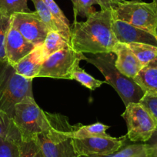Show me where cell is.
I'll use <instances>...</instances> for the list:
<instances>
[{
  "instance_id": "6da1fadb",
  "label": "cell",
  "mask_w": 157,
  "mask_h": 157,
  "mask_svg": "<svg viewBox=\"0 0 157 157\" xmlns=\"http://www.w3.org/2000/svg\"><path fill=\"white\" fill-rule=\"evenodd\" d=\"M113 9L96 11L85 22L70 25V44L75 51L92 55L113 52L119 42L113 31Z\"/></svg>"
},
{
  "instance_id": "7a4b0ae2",
  "label": "cell",
  "mask_w": 157,
  "mask_h": 157,
  "mask_svg": "<svg viewBox=\"0 0 157 157\" xmlns=\"http://www.w3.org/2000/svg\"><path fill=\"white\" fill-rule=\"evenodd\" d=\"M51 127L36 136L45 157H78L73 145L72 133L78 124L72 126L66 116L50 113Z\"/></svg>"
},
{
  "instance_id": "3957f363",
  "label": "cell",
  "mask_w": 157,
  "mask_h": 157,
  "mask_svg": "<svg viewBox=\"0 0 157 157\" xmlns=\"http://www.w3.org/2000/svg\"><path fill=\"white\" fill-rule=\"evenodd\" d=\"M116 55L113 52L99 53L87 57L86 61L96 66L105 76L106 83L111 86L119 94L124 105L138 103L146 93L133 80L123 75L115 66Z\"/></svg>"
},
{
  "instance_id": "277c9868",
  "label": "cell",
  "mask_w": 157,
  "mask_h": 157,
  "mask_svg": "<svg viewBox=\"0 0 157 157\" xmlns=\"http://www.w3.org/2000/svg\"><path fill=\"white\" fill-rule=\"evenodd\" d=\"M26 96L33 97V79L19 75L8 61L0 62V109L13 118L15 105Z\"/></svg>"
},
{
  "instance_id": "5b68a950",
  "label": "cell",
  "mask_w": 157,
  "mask_h": 157,
  "mask_svg": "<svg viewBox=\"0 0 157 157\" xmlns=\"http://www.w3.org/2000/svg\"><path fill=\"white\" fill-rule=\"evenodd\" d=\"M13 120L22 137L36 136L51 127L49 113L43 111L31 96L15 105Z\"/></svg>"
},
{
  "instance_id": "8992f818",
  "label": "cell",
  "mask_w": 157,
  "mask_h": 157,
  "mask_svg": "<svg viewBox=\"0 0 157 157\" xmlns=\"http://www.w3.org/2000/svg\"><path fill=\"white\" fill-rule=\"evenodd\" d=\"M115 20H121L157 38V4L125 0L113 8Z\"/></svg>"
},
{
  "instance_id": "52a82bcc",
  "label": "cell",
  "mask_w": 157,
  "mask_h": 157,
  "mask_svg": "<svg viewBox=\"0 0 157 157\" xmlns=\"http://www.w3.org/2000/svg\"><path fill=\"white\" fill-rule=\"evenodd\" d=\"M86 56L72 47L62 49L45 59L38 77L72 80V74Z\"/></svg>"
},
{
  "instance_id": "ba28073f",
  "label": "cell",
  "mask_w": 157,
  "mask_h": 157,
  "mask_svg": "<svg viewBox=\"0 0 157 157\" xmlns=\"http://www.w3.org/2000/svg\"><path fill=\"white\" fill-rule=\"evenodd\" d=\"M122 117L127 126L126 136L132 142L146 143L157 128L154 118L140 102L128 104Z\"/></svg>"
},
{
  "instance_id": "9c48e42d",
  "label": "cell",
  "mask_w": 157,
  "mask_h": 157,
  "mask_svg": "<svg viewBox=\"0 0 157 157\" xmlns=\"http://www.w3.org/2000/svg\"><path fill=\"white\" fill-rule=\"evenodd\" d=\"M126 136L115 138L90 137L85 139H73L75 150L78 156H105L111 155L123 147Z\"/></svg>"
},
{
  "instance_id": "30bf717a",
  "label": "cell",
  "mask_w": 157,
  "mask_h": 157,
  "mask_svg": "<svg viewBox=\"0 0 157 157\" xmlns=\"http://www.w3.org/2000/svg\"><path fill=\"white\" fill-rule=\"evenodd\" d=\"M11 25L36 46H42L50 32L36 11L14 13L11 16Z\"/></svg>"
},
{
  "instance_id": "8fae6325",
  "label": "cell",
  "mask_w": 157,
  "mask_h": 157,
  "mask_svg": "<svg viewBox=\"0 0 157 157\" xmlns=\"http://www.w3.org/2000/svg\"><path fill=\"white\" fill-rule=\"evenodd\" d=\"M113 31L119 43L124 44L140 43L157 46V38L155 36L123 21L114 19Z\"/></svg>"
},
{
  "instance_id": "7c38bea8",
  "label": "cell",
  "mask_w": 157,
  "mask_h": 157,
  "mask_svg": "<svg viewBox=\"0 0 157 157\" xmlns=\"http://www.w3.org/2000/svg\"><path fill=\"white\" fill-rule=\"evenodd\" d=\"M36 47L11 25L6 41V55L12 66H15Z\"/></svg>"
},
{
  "instance_id": "4fadbf2b",
  "label": "cell",
  "mask_w": 157,
  "mask_h": 157,
  "mask_svg": "<svg viewBox=\"0 0 157 157\" xmlns=\"http://www.w3.org/2000/svg\"><path fill=\"white\" fill-rule=\"evenodd\" d=\"M113 52L116 56L115 62L116 69L126 76L133 78L143 68L126 44L118 43Z\"/></svg>"
},
{
  "instance_id": "5bb4252c",
  "label": "cell",
  "mask_w": 157,
  "mask_h": 157,
  "mask_svg": "<svg viewBox=\"0 0 157 157\" xmlns=\"http://www.w3.org/2000/svg\"><path fill=\"white\" fill-rule=\"evenodd\" d=\"M44 60L43 46H38L13 67L19 75L33 79L38 77Z\"/></svg>"
},
{
  "instance_id": "9a60e30c",
  "label": "cell",
  "mask_w": 157,
  "mask_h": 157,
  "mask_svg": "<svg viewBox=\"0 0 157 157\" xmlns=\"http://www.w3.org/2000/svg\"><path fill=\"white\" fill-rule=\"evenodd\" d=\"M133 80L146 94L157 96V56L140 70Z\"/></svg>"
},
{
  "instance_id": "2e32d148",
  "label": "cell",
  "mask_w": 157,
  "mask_h": 157,
  "mask_svg": "<svg viewBox=\"0 0 157 157\" xmlns=\"http://www.w3.org/2000/svg\"><path fill=\"white\" fill-rule=\"evenodd\" d=\"M73 5L75 20L77 16L87 18L96 12L93 8L94 5H99L101 10H107L116 7L120 2L115 0H71Z\"/></svg>"
},
{
  "instance_id": "e0dca14e",
  "label": "cell",
  "mask_w": 157,
  "mask_h": 157,
  "mask_svg": "<svg viewBox=\"0 0 157 157\" xmlns=\"http://www.w3.org/2000/svg\"><path fill=\"white\" fill-rule=\"evenodd\" d=\"M42 46L45 59L58 51L72 47L70 43L67 41L59 32L56 31H50L48 33Z\"/></svg>"
},
{
  "instance_id": "ac0fdd59",
  "label": "cell",
  "mask_w": 157,
  "mask_h": 157,
  "mask_svg": "<svg viewBox=\"0 0 157 157\" xmlns=\"http://www.w3.org/2000/svg\"><path fill=\"white\" fill-rule=\"evenodd\" d=\"M0 138L20 143L22 136L15 123L13 118L0 109Z\"/></svg>"
},
{
  "instance_id": "d6986e66",
  "label": "cell",
  "mask_w": 157,
  "mask_h": 157,
  "mask_svg": "<svg viewBox=\"0 0 157 157\" xmlns=\"http://www.w3.org/2000/svg\"><path fill=\"white\" fill-rule=\"evenodd\" d=\"M55 18L59 25V33L70 43V25L67 18L54 0H43Z\"/></svg>"
},
{
  "instance_id": "ffe728a7",
  "label": "cell",
  "mask_w": 157,
  "mask_h": 157,
  "mask_svg": "<svg viewBox=\"0 0 157 157\" xmlns=\"http://www.w3.org/2000/svg\"><path fill=\"white\" fill-rule=\"evenodd\" d=\"M109 126L101 123L89 126H82L78 124L77 129L72 133L73 139H85L90 137H108L110 136L106 133V130Z\"/></svg>"
},
{
  "instance_id": "44dd1931",
  "label": "cell",
  "mask_w": 157,
  "mask_h": 157,
  "mask_svg": "<svg viewBox=\"0 0 157 157\" xmlns=\"http://www.w3.org/2000/svg\"><path fill=\"white\" fill-rule=\"evenodd\" d=\"M126 45L143 67L157 56V46L140 43H129Z\"/></svg>"
},
{
  "instance_id": "7402d4cb",
  "label": "cell",
  "mask_w": 157,
  "mask_h": 157,
  "mask_svg": "<svg viewBox=\"0 0 157 157\" xmlns=\"http://www.w3.org/2000/svg\"><path fill=\"white\" fill-rule=\"evenodd\" d=\"M19 146V157H45L36 136L22 137Z\"/></svg>"
},
{
  "instance_id": "603a6c76",
  "label": "cell",
  "mask_w": 157,
  "mask_h": 157,
  "mask_svg": "<svg viewBox=\"0 0 157 157\" xmlns=\"http://www.w3.org/2000/svg\"><path fill=\"white\" fill-rule=\"evenodd\" d=\"M72 79L76 80L81 85L86 87L92 91L100 87L102 84L106 83V81H101L95 78L79 66H78L74 71L72 74Z\"/></svg>"
},
{
  "instance_id": "cb8c5ba5",
  "label": "cell",
  "mask_w": 157,
  "mask_h": 157,
  "mask_svg": "<svg viewBox=\"0 0 157 157\" xmlns=\"http://www.w3.org/2000/svg\"><path fill=\"white\" fill-rule=\"evenodd\" d=\"M36 8V13L39 14L45 24L47 25L50 31L59 32V25L56 21L55 18L52 16L51 12L43 2V0H31Z\"/></svg>"
},
{
  "instance_id": "d4e9b609",
  "label": "cell",
  "mask_w": 157,
  "mask_h": 157,
  "mask_svg": "<svg viewBox=\"0 0 157 157\" xmlns=\"http://www.w3.org/2000/svg\"><path fill=\"white\" fill-rule=\"evenodd\" d=\"M11 27V16L0 11V62H6V41Z\"/></svg>"
},
{
  "instance_id": "484cf974",
  "label": "cell",
  "mask_w": 157,
  "mask_h": 157,
  "mask_svg": "<svg viewBox=\"0 0 157 157\" xmlns=\"http://www.w3.org/2000/svg\"><path fill=\"white\" fill-rule=\"evenodd\" d=\"M85 157V156H82ZM90 157H148L145 143H136L126 146L115 153L105 156Z\"/></svg>"
},
{
  "instance_id": "4316f807",
  "label": "cell",
  "mask_w": 157,
  "mask_h": 157,
  "mask_svg": "<svg viewBox=\"0 0 157 157\" xmlns=\"http://www.w3.org/2000/svg\"><path fill=\"white\" fill-rule=\"evenodd\" d=\"M29 0H0V11L12 16L14 13L32 12L28 6Z\"/></svg>"
},
{
  "instance_id": "83f0119b",
  "label": "cell",
  "mask_w": 157,
  "mask_h": 157,
  "mask_svg": "<svg viewBox=\"0 0 157 157\" xmlns=\"http://www.w3.org/2000/svg\"><path fill=\"white\" fill-rule=\"evenodd\" d=\"M19 143L0 138V157H19Z\"/></svg>"
},
{
  "instance_id": "f1b7e54d",
  "label": "cell",
  "mask_w": 157,
  "mask_h": 157,
  "mask_svg": "<svg viewBox=\"0 0 157 157\" xmlns=\"http://www.w3.org/2000/svg\"><path fill=\"white\" fill-rule=\"evenodd\" d=\"M140 103L149 111L157 123V96L145 94L143 99L140 101Z\"/></svg>"
},
{
  "instance_id": "f546056e",
  "label": "cell",
  "mask_w": 157,
  "mask_h": 157,
  "mask_svg": "<svg viewBox=\"0 0 157 157\" xmlns=\"http://www.w3.org/2000/svg\"><path fill=\"white\" fill-rule=\"evenodd\" d=\"M145 143L148 157H157V128Z\"/></svg>"
},
{
  "instance_id": "4dcf8cb0",
  "label": "cell",
  "mask_w": 157,
  "mask_h": 157,
  "mask_svg": "<svg viewBox=\"0 0 157 157\" xmlns=\"http://www.w3.org/2000/svg\"><path fill=\"white\" fill-rule=\"evenodd\" d=\"M116 2H123L125 0H115ZM129 1H134V2H142V0H129Z\"/></svg>"
},
{
  "instance_id": "1f68e13d",
  "label": "cell",
  "mask_w": 157,
  "mask_h": 157,
  "mask_svg": "<svg viewBox=\"0 0 157 157\" xmlns=\"http://www.w3.org/2000/svg\"><path fill=\"white\" fill-rule=\"evenodd\" d=\"M152 2H155V3H156V4H157V0H152Z\"/></svg>"
},
{
  "instance_id": "d6a6232c",
  "label": "cell",
  "mask_w": 157,
  "mask_h": 157,
  "mask_svg": "<svg viewBox=\"0 0 157 157\" xmlns=\"http://www.w3.org/2000/svg\"><path fill=\"white\" fill-rule=\"evenodd\" d=\"M78 157H82V156H78Z\"/></svg>"
}]
</instances>
